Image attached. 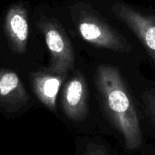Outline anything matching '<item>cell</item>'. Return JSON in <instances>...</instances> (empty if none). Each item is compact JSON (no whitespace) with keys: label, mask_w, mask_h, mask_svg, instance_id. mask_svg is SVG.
Masks as SVG:
<instances>
[{"label":"cell","mask_w":155,"mask_h":155,"mask_svg":"<svg viewBox=\"0 0 155 155\" xmlns=\"http://www.w3.org/2000/svg\"><path fill=\"white\" fill-rule=\"evenodd\" d=\"M95 84L105 114L123 136L125 147L130 151L138 149L143 144V132L135 104L120 70L110 64L99 65Z\"/></svg>","instance_id":"1"},{"label":"cell","mask_w":155,"mask_h":155,"mask_svg":"<svg viewBox=\"0 0 155 155\" xmlns=\"http://www.w3.org/2000/svg\"><path fill=\"white\" fill-rule=\"evenodd\" d=\"M73 20L78 35L89 45L119 54L132 52L129 38L90 5H78L74 10Z\"/></svg>","instance_id":"2"},{"label":"cell","mask_w":155,"mask_h":155,"mask_svg":"<svg viewBox=\"0 0 155 155\" xmlns=\"http://www.w3.org/2000/svg\"><path fill=\"white\" fill-rule=\"evenodd\" d=\"M111 12L132 32L155 63V13L125 2L114 3Z\"/></svg>","instance_id":"3"},{"label":"cell","mask_w":155,"mask_h":155,"mask_svg":"<svg viewBox=\"0 0 155 155\" xmlns=\"http://www.w3.org/2000/svg\"><path fill=\"white\" fill-rule=\"evenodd\" d=\"M38 26L45 36L50 54L48 71L66 75L73 69L75 62L74 50L67 34L54 18H41Z\"/></svg>","instance_id":"4"},{"label":"cell","mask_w":155,"mask_h":155,"mask_svg":"<svg viewBox=\"0 0 155 155\" xmlns=\"http://www.w3.org/2000/svg\"><path fill=\"white\" fill-rule=\"evenodd\" d=\"M61 104L64 114L72 121H81L87 115L88 88L82 73H75L64 85Z\"/></svg>","instance_id":"5"},{"label":"cell","mask_w":155,"mask_h":155,"mask_svg":"<svg viewBox=\"0 0 155 155\" xmlns=\"http://www.w3.org/2000/svg\"><path fill=\"white\" fill-rule=\"evenodd\" d=\"M4 28L12 50L16 54L26 51L29 38L27 10L21 3L12 5L5 13Z\"/></svg>","instance_id":"6"},{"label":"cell","mask_w":155,"mask_h":155,"mask_svg":"<svg viewBox=\"0 0 155 155\" xmlns=\"http://www.w3.org/2000/svg\"><path fill=\"white\" fill-rule=\"evenodd\" d=\"M33 90L40 102L50 110H55L57 96L63 85L65 75L41 71L31 75Z\"/></svg>","instance_id":"7"},{"label":"cell","mask_w":155,"mask_h":155,"mask_svg":"<svg viewBox=\"0 0 155 155\" xmlns=\"http://www.w3.org/2000/svg\"><path fill=\"white\" fill-rule=\"evenodd\" d=\"M25 87L18 74L8 69H0V104L20 106L28 101Z\"/></svg>","instance_id":"8"},{"label":"cell","mask_w":155,"mask_h":155,"mask_svg":"<svg viewBox=\"0 0 155 155\" xmlns=\"http://www.w3.org/2000/svg\"><path fill=\"white\" fill-rule=\"evenodd\" d=\"M143 99L149 113L155 119V91L145 93Z\"/></svg>","instance_id":"9"},{"label":"cell","mask_w":155,"mask_h":155,"mask_svg":"<svg viewBox=\"0 0 155 155\" xmlns=\"http://www.w3.org/2000/svg\"><path fill=\"white\" fill-rule=\"evenodd\" d=\"M87 155H104L103 153H101V152H99V151H95V152H92V153H90L89 154Z\"/></svg>","instance_id":"10"}]
</instances>
